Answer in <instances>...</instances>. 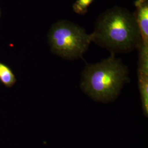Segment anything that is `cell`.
Returning <instances> with one entry per match:
<instances>
[{"mask_svg":"<svg viewBox=\"0 0 148 148\" xmlns=\"http://www.w3.org/2000/svg\"><path fill=\"white\" fill-rule=\"evenodd\" d=\"M90 35L92 42L115 54L131 52L142 41L133 13L119 6L101 14Z\"/></svg>","mask_w":148,"mask_h":148,"instance_id":"6da1fadb","label":"cell"},{"mask_svg":"<svg viewBox=\"0 0 148 148\" xmlns=\"http://www.w3.org/2000/svg\"><path fill=\"white\" fill-rule=\"evenodd\" d=\"M129 81L127 66L111 53L108 58L97 63L85 66L80 87L93 100L108 103L116 99Z\"/></svg>","mask_w":148,"mask_h":148,"instance_id":"7a4b0ae2","label":"cell"},{"mask_svg":"<svg viewBox=\"0 0 148 148\" xmlns=\"http://www.w3.org/2000/svg\"><path fill=\"white\" fill-rule=\"evenodd\" d=\"M48 40L53 54L70 60L82 58L92 42L90 35L84 27L67 20L53 24Z\"/></svg>","mask_w":148,"mask_h":148,"instance_id":"3957f363","label":"cell"},{"mask_svg":"<svg viewBox=\"0 0 148 148\" xmlns=\"http://www.w3.org/2000/svg\"><path fill=\"white\" fill-rule=\"evenodd\" d=\"M133 13L140 32L142 42L148 43V0H136Z\"/></svg>","mask_w":148,"mask_h":148,"instance_id":"277c9868","label":"cell"},{"mask_svg":"<svg viewBox=\"0 0 148 148\" xmlns=\"http://www.w3.org/2000/svg\"><path fill=\"white\" fill-rule=\"evenodd\" d=\"M138 51V76H148V43L141 41Z\"/></svg>","mask_w":148,"mask_h":148,"instance_id":"5b68a950","label":"cell"},{"mask_svg":"<svg viewBox=\"0 0 148 148\" xmlns=\"http://www.w3.org/2000/svg\"><path fill=\"white\" fill-rule=\"evenodd\" d=\"M138 78L143 114L145 116L148 117V76H138Z\"/></svg>","mask_w":148,"mask_h":148,"instance_id":"8992f818","label":"cell"},{"mask_svg":"<svg viewBox=\"0 0 148 148\" xmlns=\"http://www.w3.org/2000/svg\"><path fill=\"white\" fill-rule=\"evenodd\" d=\"M0 81L7 87H11L16 82V76L11 69L5 64L1 62Z\"/></svg>","mask_w":148,"mask_h":148,"instance_id":"52a82bcc","label":"cell"},{"mask_svg":"<svg viewBox=\"0 0 148 148\" xmlns=\"http://www.w3.org/2000/svg\"><path fill=\"white\" fill-rule=\"evenodd\" d=\"M94 0H76L73 5V9L76 14L84 15L86 14L88 8Z\"/></svg>","mask_w":148,"mask_h":148,"instance_id":"ba28073f","label":"cell"}]
</instances>
